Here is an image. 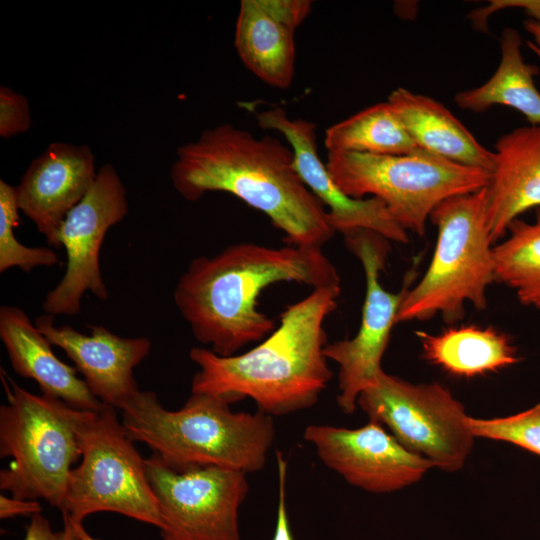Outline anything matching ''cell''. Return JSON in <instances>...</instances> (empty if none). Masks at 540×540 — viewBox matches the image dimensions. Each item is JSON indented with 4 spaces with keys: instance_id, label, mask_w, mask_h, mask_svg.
Listing matches in <instances>:
<instances>
[{
    "instance_id": "cell-1",
    "label": "cell",
    "mask_w": 540,
    "mask_h": 540,
    "mask_svg": "<svg viewBox=\"0 0 540 540\" xmlns=\"http://www.w3.org/2000/svg\"><path fill=\"white\" fill-rule=\"evenodd\" d=\"M284 281L313 289L341 285L321 247L243 242L193 259L179 277L173 299L200 343L220 356H232L275 330L274 320L258 310V297Z\"/></svg>"
},
{
    "instance_id": "cell-2",
    "label": "cell",
    "mask_w": 540,
    "mask_h": 540,
    "mask_svg": "<svg viewBox=\"0 0 540 540\" xmlns=\"http://www.w3.org/2000/svg\"><path fill=\"white\" fill-rule=\"evenodd\" d=\"M170 179L186 200L227 192L265 214L290 245L321 247L335 231L298 174L292 148L232 124L204 130L176 151Z\"/></svg>"
},
{
    "instance_id": "cell-3",
    "label": "cell",
    "mask_w": 540,
    "mask_h": 540,
    "mask_svg": "<svg viewBox=\"0 0 540 540\" xmlns=\"http://www.w3.org/2000/svg\"><path fill=\"white\" fill-rule=\"evenodd\" d=\"M341 285L315 288L288 305L275 330L252 349L220 356L193 347L189 358L199 370L191 394H205L228 404L244 398L259 411L287 415L313 406L332 377L324 348L326 318L336 309Z\"/></svg>"
},
{
    "instance_id": "cell-4",
    "label": "cell",
    "mask_w": 540,
    "mask_h": 540,
    "mask_svg": "<svg viewBox=\"0 0 540 540\" xmlns=\"http://www.w3.org/2000/svg\"><path fill=\"white\" fill-rule=\"evenodd\" d=\"M121 413L128 436L179 472L206 466L257 472L275 436L270 415L233 412L230 404L205 394H191L170 411L156 393L140 390Z\"/></svg>"
},
{
    "instance_id": "cell-5",
    "label": "cell",
    "mask_w": 540,
    "mask_h": 540,
    "mask_svg": "<svg viewBox=\"0 0 540 540\" xmlns=\"http://www.w3.org/2000/svg\"><path fill=\"white\" fill-rule=\"evenodd\" d=\"M437 239L430 264L400 306L397 323L440 315L453 324L464 317L466 303L483 310L495 282L493 243L486 215V187L452 196L430 214Z\"/></svg>"
},
{
    "instance_id": "cell-6",
    "label": "cell",
    "mask_w": 540,
    "mask_h": 540,
    "mask_svg": "<svg viewBox=\"0 0 540 540\" xmlns=\"http://www.w3.org/2000/svg\"><path fill=\"white\" fill-rule=\"evenodd\" d=\"M10 383L8 403L0 407V457L11 462L0 471V489L61 511L69 474L82 455L78 430L91 411Z\"/></svg>"
},
{
    "instance_id": "cell-7",
    "label": "cell",
    "mask_w": 540,
    "mask_h": 540,
    "mask_svg": "<svg viewBox=\"0 0 540 540\" xmlns=\"http://www.w3.org/2000/svg\"><path fill=\"white\" fill-rule=\"evenodd\" d=\"M325 164L344 194L381 199L401 227L419 236L442 201L481 190L491 179L488 171L422 150L405 155L328 152Z\"/></svg>"
},
{
    "instance_id": "cell-8",
    "label": "cell",
    "mask_w": 540,
    "mask_h": 540,
    "mask_svg": "<svg viewBox=\"0 0 540 540\" xmlns=\"http://www.w3.org/2000/svg\"><path fill=\"white\" fill-rule=\"evenodd\" d=\"M81 462L69 474L61 510L76 525L90 514L113 512L158 529L162 518L144 459L116 409L89 412L79 430Z\"/></svg>"
},
{
    "instance_id": "cell-9",
    "label": "cell",
    "mask_w": 540,
    "mask_h": 540,
    "mask_svg": "<svg viewBox=\"0 0 540 540\" xmlns=\"http://www.w3.org/2000/svg\"><path fill=\"white\" fill-rule=\"evenodd\" d=\"M357 405L407 450L444 471L460 470L473 448L464 406L437 382L413 384L382 371Z\"/></svg>"
},
{
    "instance_id": "cell-10",
    "label": "cell",
    "mask_w": 540,
    "mask_h": 540,
    "mask_svg": "<svg viewBox=\"0 0 540 540\" xmlns=\"http://www.w3.org/2000/svg\"><path fill=\"white\" fill-rule=\"evenodd\" d=\"M344 240L364 270L366 289L361 322L354 337L327 343L323 352L338 365L337 403L350 415L357 407L359 394L384 371L381 360L414 277L408 275L398 292L386 290L379 278L390 251L389 240L370 230L346 233Z\"/></svg>"
},
{
    "instance_id": "cell-11",
    "label": "cell",
    "mask_w": 540,
    "mask_h": 540,
    "mask_svg": "<svg viewBox=\"0 0 540 540\" xmlns=\"http://www.w3.org/2000/svg\"><path fill=\"white\" fill-rule=\"evenodd\" d=\"M146 472L160 508L162 540H241L246 473L218 466L179 472L156 454L146 459Z\"/></svg>"
},
{
    "instance_id": "cell-12",
    "label": "cell",
    "mask_w": 540,
    "mask_h": 540,
    "mask_svg": "<svg viewBox=\"0 0 540 540\" xmlns=\"http://www.w3.org/2000/svg\"><path fill=\"white\" fill-rule=\"evenodd\" d=\"M128 212L125 186L116 169L105 163L85 197L67 214L58 232V247L67 256L65 273L47 293L42 308L50 315H76L86 291L106 300L100 250L108 230Z\"/></svg>"
},
{
    "instance_id": "cell-13",
    "label": "cell",
    "mask_w": 540,
    "mask_h": 540,
    "mask_svg": "<svg viewBox=\"0 0 540 540\" xmlns=\"http://www.w3.org/2000/svg\"><path fill=\"white\" fill-rule=\"evenodd\" d=\"M304 438L327 467L349 484L373 493L402 489L434 467L374 421L357 429L312 424Z\"/></svg>"
},
{
    "instance_id": "cell-14",
    "label": "cell",
    "mask_w": 540,
    "mask_h": 540,
    "mask_svg": "<svg viewBox=\"0 0 540 540\" xmlns=\"http://www.w3.org/2000/svg\"><path fill=\"white\" fill-rule=\"evenodd\" d=\"M258 125L280 132L292 148L295 167L309 190L327 206V218L335 232L343 235L355 230H370L389 241L407 243V231L391 216L377 197L362 199L344 194L331 178L317 147L316 125L305 119H291L282 107L255 114Z\"/></svg>"
},
{
    "instance_id": "cell-15",
    "label": "cell",
    "mask_w": 540,
    "mask_h": 540,
    "mask_svg": "<svg viewBox=\"0 0 540 540\" xmlns=\"http://www.w3.org/2000/svg\"><path fill=\"white\" fill-rule=\"evenodd\" d=\"M35 326L51 345L61 348L84 377L92 394L103 404L122 410L140 391L134 369L147 357L151 341L146 337H121L103 326H90L83 334L54 316L40 315Z\"/></svg>"
},
{
    "instance_id": "cell-16",
    "label": "cell",
    "mask_w": 540,
    "mask_h": 540,
    "mask_svg": "<svg viewBox=\"0 0 540 540\" xmlns=\"http://www.w3.org/2000/svg\"><path fill=\"white\" fill-rule=\"evenodd\" d=\"M96 176L90 147L52 142L30 163L16 186L19 210L49 245L58 247L61 224L89 192Z\"/></svg>"
},
{
    "instance_id": "cell-17",
    "label": "cell",
    "mask_w": 540,
    "mask_h": 540,
    "mask_svg": "<svg viewBox=\"0 0 540 540\" xmlns=\"http://www.w3.org/2000/svg\"><path fill=\"white\" fill-rule=\"evenodd\" d=\"M494 168L486 187V215L492 243L507 234L509 224L540 208V126H523L495 144Z\"/></svg>"
},
{
    "instance_id": "cell-18",
    "label": "cell",
    "mask_w": 540,
    "mask_h": 540,
    "mask_svg": "<svg viewBox=\"0 0 540 540\" xmlns=\"http://www.w3.org/2000/svg\"><path fill=\"white\" fill-rule=\"evenodd\" d=\"M0 338L14 372L34 380L43 395L83 411L97 412L105 406L78 377V370L53 353L51 343L21 308L0 307Z\"/></svg>"
},
{
    "instance_id": "cell-19",
    "label": "cell",
    "mask_w": 540,
    "mask_h": 540,
    "mask_svg": "<svg viewBox=\"0 0 540 540\" xmlns=\"http://www.w3.org/2000/svg\"><path fill=\"white\" fill-rule=\"evenodd\" d=\"M387 102L418 149L461 165L492 172L494 152L481 145L443 104L401 87L389 94Z\"/></svg>"
},
{
    "instance_id": "cell-20",
    "label": "cell",
    "mask_w": 540,
    "mask_h": 540,
    "mask_svg": "<svg viewBox=\"0 0 540 540\" xmlns=\"http://www.w3.org/2000/svg\"><path fill=\"white\" fill-rule=\"evenodd\" d=\"M415 335L423 358L454 377L483 376L519 362L510 337L492 326H450L437 334Z\"/></svg>"
},
{
    "instance_id": "cell-21",
    "label": "cell",
    "mask_w": 540,
    "mask_h": 540,
    "mask_svg": "<svg viewBox=\"0 0 540 540\" xmlns=\"http://www.w3.org/2000/svg\"><path fill=\"white\" fill-rule=\"evenodd\" d=\"M295 30L273 16L261 0H242L235 28L237 54L260 80L288 88L294 77Z\"/></svg>"
},
{
    "instance_id": "cell-22",
    "label": "cell",
    "mask_w": 540,
    "mask_h": 540,
    "mask_svg": "<svg viewBox=\"0 0 540 540\" xmlns=\"http://www.w3.org/2000/svg\"><path fill=\"white\" fill-rule=\"evenodd\" d=\"M501 58L494 74L482 85L460 91L454 103L462 110L481 113L494 105H504L520 112L533 126H540V92L534 77L538 67L527 63L522 54V38L512 28L503 29L500 37Z\"/></svg>"
},
{
    "instance_id": "cell-23",
    "label": "cell",
    "mask_w": 540,
    "mask_h": 540,
    "mask_svg": "<svg viewBox=\"0 0 540 540\" xmlns=\"http://www.w3.org/2000/svg\"><path fill=\"white\" fill-rule=\"evenodd\" d=\"M324 145L328 152L374 155H405L420 150L387 101L330 126L325 133Z\"/></svg>"
},
{
    "instance_id": "cell-24",
    "label": "cell",
    "mask_w": 540,
    "mask_h": 540,
    "mask_svg": "<svg viewBox=\"0 0 540 540\" xmlns=\"http://www.w3.org/2000/svg\"><path fill=\"white\" fill-rule=\"evenodd\" d=\"M507 233L493 246L495 281L512 289L521 304L540 310V208L533 222L517 218Z\"/></svg>"
},
{
    "instance_id": "cell-25",
    "label": "cell",
    "mask_w": 540,
    "mask_h": 540,
    "mask_svg": "<svg viewBox=\"0 0 540 540\" xmlns=\"http://www.w3.org/2000/svg\"><path fill=\"white\" fill-rule=\"evenodd\" d=\"M16 187L0 180V272L18 267L30 272L38 266H53L57 254L49 247H27L16 239L14 228L19 222Z\"/></svg>"
},
{
    "instance_id": "cell-26",
    "label": "cell",
    "mask_w": 540,
    "mask_h": 540,
    "mask_svg": "<svg viewBox=\"0 0 540 540\" xmlns=\"http://www.w3.org/2000/svg\"><path fill=\"white\" fill-rule=\"evenodd\" d=\"M474 437L506 441L540 455V403L521 413L492 419L468 418Z\"/></svg>"
},
{
    "instance_id": "cell-27",
    "label": "cell",
    "mask_w": 540,
    "mask_h": 540,
    "mask_svg": "<svg viewBox=\"0 0 540 540\" xmlns=\"http://www.w3.org/2000/svg\"><path fill=\"white\" fill-rule=\"evenodd\" d=\"M31 127L28 99L7 86L0 87V136L10 138Z\"/></svg>"
},
{
    "instance_id": "cell-28",
    "label": "cell",
    "mask_w": 540,
    "mask_h": 540,
    "mask_svg": "<svg viewBox=\"0 0 540 540\" xmlns=\"http://www.w3.org/2000/svg\"><path fill=\"white\" fill-rule=\"evenodd\" d=\"M507 8H521L528 19L540 22V0H492L488 5L471 11L468 18L475 29L486 33L488 18L493 13Z\"/></svg>"
},
{
    "instance_id": "cell-29",
    "label": "cell",
    "mask_w": 540,
    "mask_h": 540,
    "mask_svg": "<svg viewBox=\"0 0 540 540\" xmlns=\"http://www.w3.org/2000/svg\"><path fill=\"white\" fill-rule=\"evenodd\" d=\"M63 521V529L55 531L46 517L41 513L34 514L22 540H82L83 525H76L67 518H63Z\"/></svg>"
},
{
    "instance_id": "cell-30",
    "label": "cell",
    "mask_w": 540,
    "mask_h": 540,
    "mask_svg": "<svg viewBox=\"0 0 540 540\" xmlns=\"http://www.w3.org/2000/svg\"><path fill=\"white\" fill-rule=\"evenodd\" d=\"M262 5L277 19L297 29L312 9L309 0H261Z\"/></svg>"
},
{
    "instance_id": "cell-31",
    "label": "cell",
    "mask_w": 540,
    "mask_h": 540,
    "mask_svg": "<svg viewBox=\"0 0 540 540\" xmlns=\"http://www.w3.org/2000/svg\"><path fill=\"white\" fill-rule=\"evenodd\" d=\"M278 470V509L277 522L272 540H294L287 513L286 505V479L287 462L281 452H276Z\"/></svg>"
},
{
    "instance_id": "cell-32",
    "label": "cell",
    "mask_w": 540,
    "mask_h": 540,
    "mask_svg": "<svg viewBox=\"0 0 540 540\" xmlns=\"http://www.w3.org/2000/svg\"><path fill=\"white\" fill-rule=\"evenodd\" d=\"M42 506L38 500L19 499L13 496H0V518L9 519L16 516H33L41 513Z\"/></svg>"
},
{
    "instance_id": "cell-33",
    "label": "cell",
    "mask_w": 540,
    "mask_h": 540,
    "mask_svg": "<svg viewBox=\"0 0 540 540\" xmlns=\"http://www.w3.org/2000/svg\"><path fill=\"white\" fill-rule=\"evenodd\" d=\"M524 29L532 37V41L527 42L528 48L540 59V22L527 19L523 23Z\"/></svg>"
},
{
    "instance_id": "cell-34",
    "label": "cell",
    "mask_w": 540,
    "mask_h": 540,
    "mask_svg": "<svg viewBox=\"0 0 540 540\" xmlns=\"http://www.w3.org/2000/svg\"><path fill=\"white\" fill-rule=\"evenodd\" d=\"M89 540H96V539H94V538H90Z\"/></svg>"
}]
</instances>
